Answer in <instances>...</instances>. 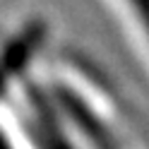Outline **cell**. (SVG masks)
Listing matches in <instances>:
<instances>
[{"instance_id":"6da1fadb","label":"cell","mask_w":149,"mask_h":149,"mask_svg":"<svg viewBox=\"0 0 149 149\" xmlns=\"http://www.w3.org/2000/svg\"><path fill=\"white\" fill-rule=\"evenodd\" d=\"M130 3H132V7L137 10L142 24L147 26V31H149V0H130Z\"/></svg>"}]
</instances>
